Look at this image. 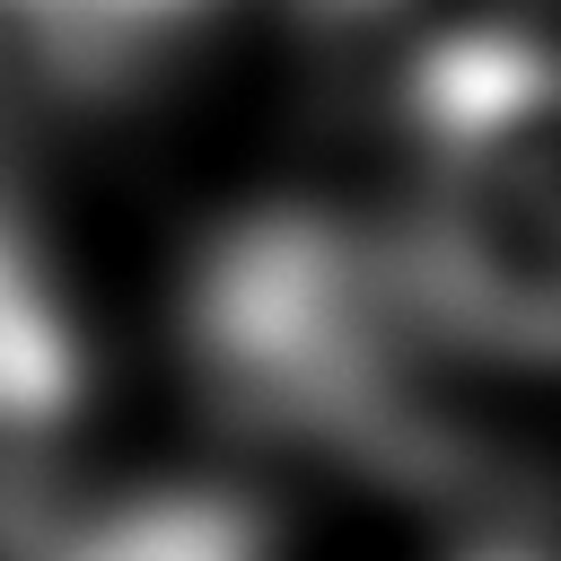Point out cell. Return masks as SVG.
Instances as JSON below:
<instances>
[{"label": "cell", "instance_id": "1", "mask_svg": "<svg viewBox=\"0 0 561 561\" xmlns=\"http://www.w3.org/2000/svg\"><path fill=\"white\" fill-rule=\"evenodd\" d=\"M175 324L193 377L237 421L394 473L447 465L430 430V342L447 333L412 298L394 228L316 193L245 202L193 245Z\"/></svg>", "mask_w": 561, "mask_h": 561}, {"label": "cell", "instance_id": "2", "mask_svg": "<svg viewBox=\"0 0 561 561\" xmlns=\"http://www.w3.org/2000/svg\"><path fill=\"white\" fill-rule=\"evenodd\" d=\"M228 9L245 0H0V70L53 96H114Z\"/></svg>", "mask_w": 561, "mask_h": 561}, {"label": "cell", "instance_id": "3", "mask_svg": "<svg viewBox=\"0 0 561 561\" xmlns=\"http://www.w3.org/2000/svg\"><path fill=\"white\" fill-rule=\"evenodd\" d=\"M88 403V333L26 210L0 193V482Z\"/></svg>", "mask_w": 561, "mask_h": 561}, {"label": "cell", "instance_id": "4", "mask_svg": "<svg viewBox=\"0 0 561 561\" xmlns=\"http://www.w3.org/2000/svg\"><path fill=\"white\" fill-rule=\"evenodd\" d=\"M272 9H289V18H324V26H351V18H377V9H394V0H272Z\"/></svg>", "mask_w": 561, "mask_h": 561}]
</instances>
